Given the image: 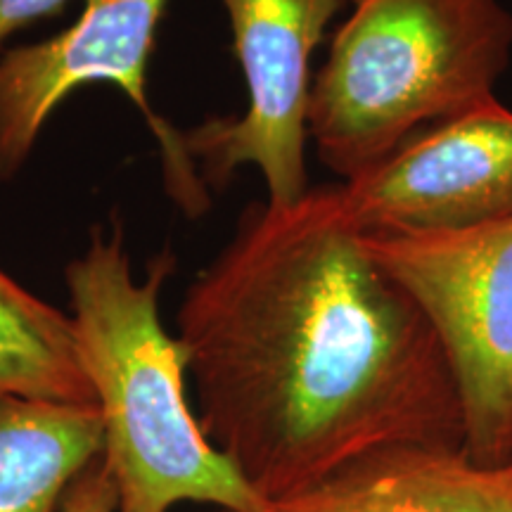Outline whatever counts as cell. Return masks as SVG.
<instances>
[{"mask_svg":"<svg viewBox=\"0 0 512 512\" xmlns=\"http://www.w3.org/2000/svg\"><path fill=\"white\" fill-rule=\"evenodd\" d=\"M176 337L204 434L271 505L384 448H465L439 335L370 256L342 185L249 204Z\"/></svg>","mask_w":512,"mask_h":512,"instance_id":"6da1fadb","label":"cell"},{"mask_svg":"<svg viewBox=\"0 0 512 512\" xmlns=\"http://www.w3.org/2000/svg\"><path fill=\"white\" fill-rule=\"evenodd\" d=\"M174 268L176 256L164 247L138 280L117 219L95 226L83 254L64 268L117 512H171L181 503L273 512L211 444L190 406L188 358L159 316V294Z\"/></svg>","mask_w":512,"mask_h":512,"instance_id":"7a4b0ae2","label":"cell"},{"mask_svg":"<svg viewBox=\"0 0 512 512\" xmlns=\"http://www.w3.org/2000/svg\"><path fill=\"white\" fill-rule=\"evenodd\" d=\"M512 60L503 0H354L313 76L309 138L342 183L489 98Z\"/></svg>","mask_w":512,"mask_h":512,"instance_id":"3957f363","label":"cell"},{"mask_svg":"<svg viewBox=\"0 0 512 512\" xmlns=\"http://www.w3.org/2000/svg\"><path fill=\"white\" fill-rule=\"evenodd\" d=\"M425 311L456 377L465 451L501 467L512 437V214L456 233L363 235Z\"/></svg>","mask_w":512,"mask_h":512,"instance_id":"277c9868","label":"cell"},{"mask_svg":"<svg viewBox=\"0 0 512 512\" xmlns=\"http://www.w3.org/2000/svg\"><path fill=\"white\" fill-rule=\"evenodd\" d=\"M354 0H221L247 88L240 117H214L181 131L207 190H221L242 166L259 169L266 200L290 204L309 185L311 57L337 12Z\"/></svg>","mask_w":512,"mask_h":512,"instance_id":"5b68a950","label":"cell"},{"mask_svg":"<svg viewBox=\"0 0 512 512\" xmlns=\"http://www.w3.org/2000/svg\"><path fill=\"white\" fill-rule=\"evenodd\" d=\"M166 5L169 0H86L69 29L0 53V181L24 169L46 121L69 95L91 83H114L157 138L169 195L192 219L204 214L209 190L181 131L157 117L147 98V62Z\"/></svg>","mask_w":512,"mask_h":512,"instance_id":"8992f818","label":"cell"},{"mask_svg":"<svg viewBox=\"0 0 512 512\" xmlns=\"http://www.w3.org/2000/svg\"><path fill=\"white\" fill-rule=\"evenodd\" d=\"M342 185L363 235L456 233L512 214V110L489 98Z\"/></svg>","mask_w":512,"mask_h":512,"instance_id":"52a82bcc","label":"cell"},{"mask_svg":"<svg viewBox=\"0 0 512 512\" xmlns=\"http://www.w3.org/2000/svg\"><path fill=\"white\" fill-rule=\"evenodd\" d=\"M273 512H512V477L465 448L394 446L273 503Z\"/></svg>","mask_w":512,"mask_h":512,"instance_id":"ba28073f","label":"cell"},{"mask_svg":"<svg viewBox=\"0 0 512 512\" xmlns=\"http://www.w3.org/2000/svg\"><path fill=\"white\" fill-rule=\"evenodd\" d=\"M102 446L95 406L0 394V512H60Z\"/></svg>","mask_w":512,"mask_h":512,"instance_id":"9c48e42d","label":"cell"},{"mask_svg":"<svg viewBox=\"0 0 512 512\" xmlns=\"http://www.w3.org/2000/svg\"><path fill=\"white\" fill-rule=\"evenodd\" d=\"M0 394L95 406L69 313L0 268Z\"/></svg>","mask_w":512,"mask_h":512,"instance_id":"30bf717a","label":"cell"},{"mask_svg":"<svg viewBox=\"0 0 512 512\" xmlns=\"http://www.w3.org/2000/svg\"><path fill=\"white\" fill-rule=\"evenodd\" d=\"M60 512H117V489L102 456L76 479L64 496Z\"/></svg>","mask_w":512,"mask_h":512,"instance_id":"8fae6325","label":"cell"},{"mask_svg":"<svg viewBox=\"0 0 512 512\" xmlns=\"http://www.w3.org/2000/svg\"><path fill=\"white\" fill-rule=\"evenodd\" d=\"M69 0H0V46L17 31L60 15Z\"/></svg>","mask_w":512,"mask_h":512,"instance_id":"7c38bea8","label":"cell"},{"mask_svg":"<svg viewBox=\"0 0 512 512\" xmlns=\"http://www.w3.org/2000/svg\"><path fill=\"white\" fill-rule=\"evenodd\" d=\"M501 467H505V470L510 472V477H512V437H510V446H508V453H505V460H503V465Z\"/></svg>","mask_w":512,"mask_h":512,"instance_id":"4fadbf2b","label":"cell"}]
</instances>
